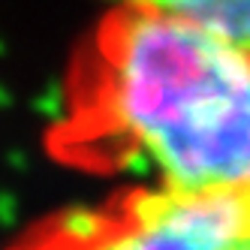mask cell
Segmentation results:
<instances>
[{
  "instance_id": "2",
  "label": "cell",
  "mask_w": 250,
  "mask_h": 250,
  "mask_svg": "<svg viewBox=\"0 0 250 250\" xmlns=\"http://www.w3.org/2000/svg\"><path fill=\"white\" fill-rule=\"evenodd\" d=\"M12 250H250V187H130L42 220Z\"/></svg>"
},
{
  "instance_id": "1",
  "label": "cell",
  "mask_w": 250,
  "mask_h": 250,
  "mask_svg": "<svg viewBox=\"0 0 250 250\" xmlns=\"http://www.w3.org/2000/svg\"><path fill=\"white\" fill-rule=\"evenodd\" d=\"M55 160L166 187H250V45L190 15L115 3L45 136Z\"/></svg>"
},
{
  "instance_id": "3",
  "label": "cell",
  "mask_w": 250,
  "mask_h": 250,
  "mask_svg": "<svg viewBox=\"0 0 250 250\" xmlns=\"http://www.w3.org/2000/svg\"><path fill=\"white\" fill-rule=\"evenodd\" d=\"M115 3H142L181 12L250 45V0H115Z\"/></svg>"
}]
</instances>
